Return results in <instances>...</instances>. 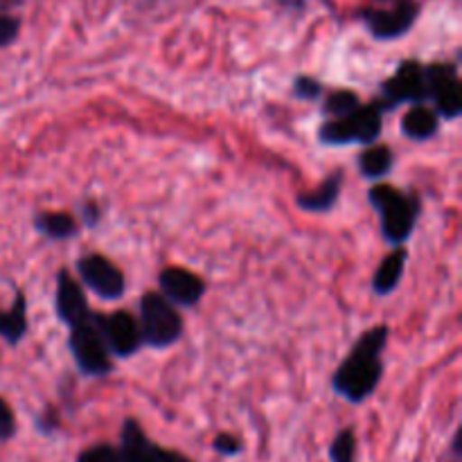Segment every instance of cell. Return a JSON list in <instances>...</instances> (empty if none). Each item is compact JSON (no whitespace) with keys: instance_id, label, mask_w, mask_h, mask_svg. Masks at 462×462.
I'll return each instance as SVG.
<instances>
[{"instance_id":"6da1fadb","label":"cell","mask_w":462,"mask_h":462,"mask_svg":"<svg viewBox=\"0 0 462 462\" xmlns=\"http://www.w3.org/2000/svg\"><path fill=\"white\" fill-rule=\"evenodd\" d=\"M391 341L388 325L361 334L332 374V388L350 404H364L377 393L383 377V352Z\"/></svg>"},{"instance_id":"52a82bcc","label":"cell","mask_w":462,"mask_h":462,"mask_svg":"<svg viewBox=\"0 0 462 462\" xmlns=\"http://www.w3.org/2000/svg\"><path fill=\"white\" fill-rule=\"evenodd\" d=\"M427 75V102L440 120L454 122L462 116V88L458 68L454 63H431L424 66Z\"/></svg>"},{"instance_id":"d6986e66","label":"cell","mask_w":462,"mask_h":462,"mask_svg":"<svg viewBox=\"0 0 462 462\" xmlns=\"http://www.w3.org/2000/svg\"><path fill=\"white\" fill-rule=\"evenodd\" d=\"M393 167H395V153L388 144H370L359 153V174L365 180L377 183L391 174Z\"/></svg>"},{"instance_id":"3957f363","label":"cell","mask_w":462,"mask_h":462,"mask_svg":"<svg viewBox=\"0 0 462 462\" xmlns=\"http://www.w3.org/2000/svg\"><path fill=\"white\" fill-rule=\"evenodd\" d=\"M383 129V113L374 102L361 104L352 116L341 120H325L319 129V143L325 147L346 144H377Z\"/></svg>"},{"instance_id":"7a4b0ae2","label":"cell","mask_w":462,"mask_h":462,"mask_svg":"<svg viewBox=\"0 0 462 462\" xmlns=\"http://www.w3.org/2000/svg\"><path fill=\"white\" fill-rule=\"evenodd\" d=\"M368 201L379 215V228L388 246H404L422 215V201L418 194L404 192L393 185L377 183L368 189Z\"/></svg>"},{"instance_id":"5b68a950","label":"cell","mask_w":462,"mask_h":462,"mask_svg":"<svg viewBox=\"0 0 462 462\" xmlns=\"http://www.w3.org/2000/svg\"><path fill=\"white\" fill-rule=\"evenodd\" d=\"M68 350H70L72 359H75L77 370H79L84 377L104 379L113 373V356L111 352H108L106 343H104L102 334H99L95 316H90L88 323L70 329Z\"/></svg>"},{"instance_id":"30bf717a","label":"cell","mask_w":462,"mask_h":462,"mask_svg":"<svg viewBox=\"0 0 462 462\" xmlns=\"http://www.w3.org/2000/svg\"><path fill=\"white\" fill-rule=\"evenodd\" d=\"M158 293L176 310H192L208 293V284L183 266H165L158 273Z\"/></svg>"},{"instance_id":"277c9868","label":"cell","mask_w":462,"mask_h":462,"mask_svg":"<svg viewBox=\"0 0 462 462\" xmlns=\"http://www.w3.org/2000/svg\"><path fill=\"white\" fill-rule=\"evenodd\" d=\"M140 334L143 346L167 350L183 337V316L161 293L149 291L140 298Z\"/></svg>"},{"instance_id":"603a6c76","label":"cell","mask_w":462,"mask_h":462,"mask_svg":"<svg viewBox=\"0 0 462 462\" xmlns=\"http://www.w3.org/2000/svg\"><path fill=\"white\" fill-rule=\"evenodd\" d=\"M212 449L224 458H237L244 454V442L233 433H217L215 440H212Z\"/></svg>"},{"instance_id":"e0dca14e","label":"cell","mask_w":462,"mask_h":462,"mask_svg":"<svg viewBox=\"0 0 462 462\" xmlns=\"http://www.w3.org/2000/svg\"><path fill=\"white\" fill-rule=\"evenodd\" d=\"M30 332L27 325V300L21 291H16L9 310H0V338L7 346L16 347Z\"/></svg>"},{"instance_id":"ac0fdd59","label":"cell","mask_w":462,"mask_h":462,"mask_svg":"<svg viewBox=\"0 0 462 462\" xmlns=\"http://www.w3.org/2000/svg\"><path fill=\"white\" fill-rule=\"evenodd\" d=\"M34 230L50 242H66L79 235V221L68 212H39L34 217Z\"/></svg>"},{"instance_id":"8fae6325","label":"cell","mask_w":462,"mask_h":462,"mask_svg":"<svg viewBox=\"0 0 462 462\" xmlns=\"http://www.w3.org/2000/svg\"><path fill=\"white\" fill-rule=\"evenodd\" d=\"M54 311L63 328L75 329L88 323L93 310L86 300L84 287L70 275V271L61 269L57 273V291H54Z\"/></svg>"},{"instance_id":"7402d4cb","label":"cell","mask_w":462,"mask_h":462,"mask_svg":"<svg viewBox=\"0 0 462 462\" xmlns=\"http://www.w3.org/2000/svg\"><path fill=\"white\" fill-rule=\"evenodd\" d=\"M323 90V84L310 75H300L293 79V95L298 99H302V102H319Z\"/></svg>"},{"instance_id":"d4e9b609","label":"cell","mask_w":462,"mask_h":462,"mask_svg":"<svg viewBox=\"0 0 462 462\" xmlns=\"http://www.w3.org/2000/svg\"><path fill=\"white\" fill-rule=\"evenodd\" d=\"M16 436V415L12 406L0 397V442H7Z\"/></svg>"},{"instance_id":"cb8c5ba5","label":"cell","mask_w":462,"mask_h":462,"mask_svg":"<svg viewBox=\"0 0 462 462\" xmlns=\"http://www.w3.org/2000/svg\"><path fill=\"white\" fill-rule=\"evenodd\" d=\"M77 462H120V454L113 445H93L77 456Z\"/></svg>"},{"instance_id":"9c48e42d","label":"cell","mask_w":462,"mask_h":462,"mask_svg":"<svg viewBox=\"0 0 462 462\" xmlns=\"http://www.w3.org/2000/svg\"><path fill=\"white\" fill-rule=\"evenodd\" d=\"M75 269L81 284H84L88 291H93L99 300L116 302L125 296V273H122L108 257L99 255V253H88V255H81L79 260H77Z\"/></svg>"},{"instance_id":"5bb4252c","label":"cell","mask_w":462,"mask_h":462,"mask_svg":"<svg viewBox=\"0 0 462 462\" xmlns=\"http://www.w3.org/2000/svg\"><path fill=\"white\" fill-rule=\"evenodd\" d=\"M156 447L138 420H125L120 431V449H117L120 462H156Z\"/></svg>"},{"instance_id":"ba28073f","label":"cell","mask_w":462,"mask_h":462,"mask_svg":"<svg viewBox=\"0 0 462 462\" xmlns=\"http://www.w3.org/2000/svg\"><path fill=\"white\" fill-rule=\"evenodd\" d=\"M93 316L111 356H116V359H131L134 355H138V350L144 347L138 319L134 314L117 310L111 311V314L95 311Z\"/></svg>"},{"instance_id":"9a60e30c","label":"cell","mask_w":462,"mask_h":462,"mask_svg":"<svg viewBox=\"0 0 462 462\" xmlns=\"http://www.w3.org/2000/svg\"><path fill=\"white\" fill-rule=\"evenodd\" d=\"M406 262H409V251H406L404 246L393 248V251L383 257L382 264L374 271L373 280H370V287H373L374 296L386 298L397 291L400 282L404 280Z\"/></svg>"},{"instance_id":"4316f807","label":"cell","mask_w":462,"mask_h":462,"mask_svg":"<svg viewBox=\"0 0 462 462\" xmlns=\"http://www.w3.org/2000/svg\"><path fill=\"white\" fill-rule=\"evenodd\" d=\"M79 212H81V224H84L86 228H95V226L102 221V208H99L95 201L81 203Z\"/></svg>"},{"instance_id":"7c38bea8","label":"cell","mask_w":462,"mask_h":462,"mask_svg":"<svg viewBox=\"0 0 462 462\" xmlns=\"http://www.w3.org/2000/svg\"><path fill=\"white\" fill-rule=\"evenodd\" d=\"M418 5L411 0H402L393 9H368L364 14V23L370 34L379 41H393L404 36L418 21Z\"/></svg>"},{"instance_id":"484cf974","label":"cell","mask_w":462,"mask_h":462,"mask_svg":"<svg viewBox=\"0 0 462 462\" xmlns=\"http://www.w3.org/2000/svg\"><path fill=\"white\" fill-rule=\"evenodd\" d=\"M21 32V21L14 16H0V50L12 45Z\"/></svg>"},{"instance_id":"4fadbf2b","label":"cell","mask_w":462,"mask_h":462,"mask_svg":"<svg viewBox=\"0 0 462 462\" xmlns=\"http://www.w3.org/2000/svg\"><path fill=\"white\" fill-rule=\"evenodd\" d=\"M343 183H346V171H332V174H329L316 189L298 194V208L305 212H311V215H325V212L332 210L338 203V199H341Z\"/></svg>"},{"instance_id":"ffe728a7","label":"cell","mask_w":462,"mask_h":462,"mask_svg":"<svg viewBox=\"0 0 462 462\" xmlns=\"http://www.w3.org/2000/svg\"><path fill=\"white\" fill-rule=\"evenodd\" d=\"M359 106H361V99L355 90L338 88V90H332V93L325 97L323 108H320V111H323L325 120H341V117L352 116Z\"/></svg>"},{"instance_id":"44dd1931","label":"cell","mask_w":462,"mask_h":462,"mask_svg":"<svg viewBox=\"0 0 462 462\" xmlns=\"http://www.w3.org/2000/svg\"><path fill=\"white\" fill-rule=\"evenodd\" d=\"M329 462H356V433L355 429H343L334 436L328 449Z\"/></svg>"},{"instance_id":"83f0119b","label":"cell","mask_w":462,"mask_h":462,"mask_svg":"<svg viewBox=\"0 0 462 462\" xmlns=\"http://www.w3.org/2000/svg\"><path fill=\"white\" fill-rule=\"evenodd\" d=\"M156 462H192V460H189L188 456L180 454V451L156 447Z\"/></svg>"},{"instance_id":"2e32d148","label":"cell","mask_w":462,"mask_h":462,"mask_svg":"<svg viewBox=\"0 0 462 462\" xmlns=\"http://www.w3.org/2000/svg\"><path fill=\"white\" fill-rule=\"evenodd\" d=\"M440 131V117L427 104H415L402 116V134L415 143H427Z\"/></svg>"},{"instance_id":"8992f818","label":"cell","mask_w":462,"mask_h":462,"mask_svg":"<svg viewBox=\"0 0 462 462\" xmlns=\"http://www.w3.org/2000/svg\"><path fill=\"white\" fill-rule=\"evenodd\" d=\"M382 113L395 111L404 104H427V75L418 61H402L391 79L383 81L382 97L374 99Z\"/></svg>"}]
</instances>
